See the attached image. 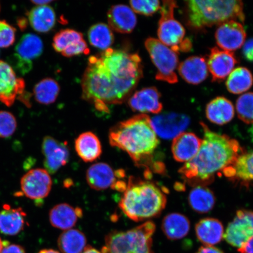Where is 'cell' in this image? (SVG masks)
Masks as SVG:
<instances>
[{
	"instance_id": "1",
	"label": "cell",
	"mask_w": 253,
	"mask_h": 253,
	"mask_svg": "<svg viewBox=\"0 0 253 253\" xmlns=\"http://www.w3.org/2000/svg\"><path fill=\"white\" fill-rule=\"evenodd\" d=\"M142 77L143 66L137 53L107 49L88 59L82 81V97L99 112L108 113V106L130 97Z\"/></svg>"
},
{
	"instance_id": "2",
	"label": "cell",
	"mask_w": 253,
	"mask_h": 253,
	"mask_svg": "<svg viewBox=\"0 0 253 253\" xmlns=\"http://www.w3.org/2000/svg\"><path fill=\"white\" fill-rule=\"evenodd\" d=\"M204 139L197 156L180 169L183 178L195 184L211 182L215 174L223 172L245 153L239 142L226 135L211 131L201 123Z\"/></svg>"
},
{
	"instance_id": "3",
	"label": "cell",
	"mask_w": 253,
	"mask_h": 253,
	"mask_svg": "<svg viewBox=\"0 0 253 253\" xmlns=\"http://www.w3.org/2000/svg\"><path fill=\"white\" fill-rule=\"evenodd\" d=\"M109 139L112 147L125 151L138 167L150 163L160 144L151 119L145 114H139L113 126Z\"/></svg>"
},
{
	"instance_id": "4",
	"label": "cell",
	"mask_w": 253,
	"mask_h": 253,
	"mask_svg": "<svg viewBox=\"0 0 253 253\" xmlns=\"http://www.w3.org/2000/svg\"><path fill=\"white\" fill-rule=\"evenodd\" d=\"M166 204L165 193L156 183L130 176L119 205L126 217L137 222L158 216Z\"/></svg>"
},
{
	"instance_id": "5",
	"label": "cell",
	"mask_w": 253,
	"mask_h": 253,
	"mask_svg": "<svg viewBox=\"0 0 253 253\" xmlns=\"http://www.w3.org/2000/svg\"><path fill=\"white\" fill-rule=\"evenodd\" d=\"M242 1L192 0L185 1L186 23L191 29L199 31L230 20L244 23L245 15Z\"/></svg>"
},
{
	"instance_id": "6",
	"label": "cell",
	"mask_w": 253,
	"mask_h": 253,
	"mask_svg": "<svg viewBox=\"0 0 253 253\" xmlns=\"http://www.w3.org/2000/svg\"><path fill=\"white\" fill-rule=\"evenodd\" d=\"M156 224L147 221L127 231H112L105 238L102 253H153V236Z\"/></svg>"
},
{
	"instance_id": "7",
	"label": "cell",
	"mask_w": 253,
	"mask_h": 253,
	"mask_svg": "<svg viewBox=\"0 0 253 253\" xmlns=\"http://www.w3.org/2000/svg\"><path fill=\"white\" fill-rule=\"evenodd\" d=\"M176 2L172 0L164 1L161 6V17L158 29L159 41L176 53L187 52L191 50L192 43L185 37L186 32L182 25L174 18Z\"/></svg>"
},
{
	"instance_id": "8",
	"label": "cell",
	"mask_w": 253,
	"mask_h": 253,
	"mask_svg": "<svg viewBox=\"0 0 253 253\" xmlns=\"http://www.w3.org/2000/svg\"><path fill=\"white\" fill-rule=\"evenodd\" d=\"M145 46L152 61L157 69L156 78L158 81L174 84L178 82L176 74L179 66L178 53L153 38L148 39Z\"/></svg>"
},
{
	"instance_id": "9",
	"label": "cell",
	"mask_w": 253,
	"mask_h": 253,
	"mask_svg": "<svg viewBox=\"0 0 253 253\" xmlns=\"http://www.w3.org/2000/svg\"><path fill=\"white\" fill-rule=\"evenodd\" d=\"M43 49L42 41L33 34H27L21 37L15 46L13 56L16 68L25 75L33 68V60L42 54Z\"/></svg>"
},
{
	"instance_id": "10",
	"label": "cell",
	"mask_w": 253,
	"mask_h": 253,
	"mask_svg": "<svg viewBox=\"0 0 253 253\" xmlns=\"http://www.w3.org/2000/svg\"><path fill=\"white\" fill-rule=\"evenodd\" d=\"M253 236V211L240 210L227 226L223 238L227 243L240 249Z\"/></svg>"
},
{
	"instance_id": "11",
	"label": "cell",
	"mask_w": 253,
	"mask_h": 253,
	"mask_svg": "<svg viewBox=\"0 0 253 253\" xmlns=\"http://www.w3.org/2000/svg\"><path fill=\"white\" fill-rule=\"evenodd\" d=\"M51 177L46 169H33L28 171L21 180L22 191L33 200L40 201L48 196L52 189Z\"/></svg>"
},
{
	"instance_id": "12",
	"label": "cell",
	"mask_w": 253,
	"mask_h": 253,
	"mask_svg": "<svg viewBox=\"0 0 253 253\" xmlns=\"http://www.w3.org/2000/svg\"><path fill=\"white\" fill-rule=\"evenodd\" d=\"M151 125L157 135L169 140L182 133L190 124L187 116L175 113H166L153 117Z\"/></svg>"
},
{
	"instance_id": "13",
	"label": "cell",
	"mask_w": 253,
	"mask_h": 253,
	"mask_svg": "<svg viewBox=\"0 0 253 253\" xmlns=\"http://www.w3.org/2000/svg\"><path fill=\"white\" fill-rule=\"evenodd\" d=\"M44 167L49 173H55L67 164L70 152L66 142H60L54 138L46 136L42 145Z\"/></svg>"
},
{
	"instance_id": "14",
	"label": "cell",
	"mask_w": 253,
	"mask_h": 253,
	"mask_svg": "<svg viewBox=\"0 0 253 253\" xmlns=\"http://www.w3.org/2000/svg\"><path fill=\"white\" fill-rule=\"evenodd\" d=\"M23 79L18 78L14 69L7 62L0 61V101L11 106L19 96L24 93Z\"/></svg>"
},
{
	"instance_id": "15",
	"label": "cell",
	"mask_w": 253,
	"mask_h": 253,
	"mask_svg": "<svg viewBox=\"0 0 253 253\" xmlns=\"http://www.w3.org/2000/svg\"><path fill=\"white\" fill-rule=\"evenodd\" d=\"M246 33L239 21L230 20L218 25L215 39L217 45L226 51H235L245 44Z\"/></svg>"
},
{
	"instance_id": "16",
	"label": "cell",
	"mask_w": 253,
	"mask_h": 253,
	"mask_svg": "<svg viewBox=\"0 0 253 253\" xmlns=\"http://www.w3.org/2000/svg\"><path fill=\"white\" fill-rule=\"evenodd\" d=\"M123 170H114L109 164L99 163L93 164L87 170L86 178L88 185L96 191L113 188L119 180L124 178Z\"/></svg>"
},
{
	"instance_id": "17",
	"label": "cell",
	"mask_w": 253,
	"mask_h": 253,
	"mask_svg": "<svg viewBox=\"0 0 253 253\" xmlns=\"http://www.w3.org/2000/svg\"><path fill=\"white\" fill-rule=\"evenodd\" d=\"M207 63L212 81L220 82L229 77L238 61L233 52L214 47L211 49Z\"/></svg>"
},
{
	"instance_id": "18",
	"label": "cell",
	"mask_w": 253,
	"mask_h": 253,
	"mask_svg": "<svg viewBox=\"0 0 253 253\" xmlns=\"http://www.w3.org/2000/svg\"><path fill=\"white\" fill-rule=\"evenodd\" d=\"M160 99L161 94L156 87L144 88L129 97L128 105L135 112L158 114L163 110Z\"/></svg>"
},
{
	"instance_id": "19",
	"label": "cell",
	"mask_w": 253,
	"mask_h": 253,
	"mask_svg": "<svg viewBox=\"0 0 253 253\" xmlns=\"http://www.w3.org/2000/svg\"><path fill=\"white\" fill-rule=\"evenodd\" d=\"M202 140L192 132H183L173 139L171 150L174 159L179 163L192 160L200 149Z\"/></svg>"
},
{
	"instance_id": "20",
	"label": "cell",
	"mask_w": 253,
	"mask_h": 253,
	"mask_svg": "<svg viewBox=\"0 0 253 253\" xmlns=\"http://www.w3.org/2000/svg\"><path fill=\"white\" fill-rule=\"evenodd\" d=\"M109 27L121 34L131 33L137 25V17L127 5H116L110 8L107 14Z\"/></svg>"
},
{
	"instance_id": "21",
	"label": "cell",
	"mask_w": 253,
	"mask_h": 253,
	"mask_svg": "<svg viewBox=\"0 0 253 253\" xmlns=\"http://www.w3.org/2000/svg\"><path fill=\"white\" fill-rule=\"evenodd\" d=\"M83 216V211L78 207L74 208L68 204H60L50 211V224L55 228L67 230L77 224L79 219Z\"/></svg>"
},
{
	"instance_id": "22",
	"label": "cell",
	"mask_w": 253,
	"mask_h": 253,
	"mask_svg": "<svg viewBox=\"0 0 253 253\" xmlns=\"http://www.w3.org/2000/svg\"><path fill=\"white\" fill-rule=\"evenodd\" d=\"M178 69L181 77L189 84H200L208 77L207 63L201 56L189 57L180 63Z\"/></svg>"
},
{
	"instance_id": "23",
	"label": "cell",
	"mask_w": 253,
	"mask_h": 253,
	"mask_svg": "<svg viewBox=\"0 0 253 253\" xmlns=\"http://www.w3.org/2000/svg\"><path fill=\"white\" fill-rule=\"evenodd\" d=\"M75 150L78 156L86 163L93 162L99 159L102 153V144L97 136L87 131L76 139Z\"/></svg>"
},
{
	"instance_id": "24",
	"label": "cell",
	"mask_w": 253,
	"mask_h": 253,
	"mask_svg": "<svg viewBox=\"0 0 253 253\" xmlns=\"http://www.w3.org/2000/svg\"><path fill=\"white\" fill-rule=\"evenodd\" d=\"M25 213L21 208H11L5 205L0 211V232L8 236L17 235L24 228Z\"/></svg>"
},
{
	"instance_id": "25",
	"label": "cell",
	"mask_w": 253,
	"mask_h": 253,
	"mask_svg": "<svg viewBox=\"0 0 253 253\" xmlns=\"http://www.w3.org/2000/svg\"><path fill=\"white\" fill-rule=\"evenodd\" d=\"M195 232L202 244L213 246L220 243L223 238L224 227L219 220L205 218L196 224Z\"/></svg>"
},
{
	"instance_id": "26",
	"label": "cell",
	"mask_w": 253,
	"mask_h": 253,
	"mask_svg": "<svg viewBox=\"0 0 253 253\" xmlns=\"http://www.w3.org/2000/svg\"><path fill=\"white\" fill-rule=\"evenodd\" d=\"M235 112L233 103L224 97L215 98L207 104L206 109L208 119L217 125H224L232 121Z\"/></svg>"
},
{
	"instance_id": "27",
	"label": "cell",
	"mask_w": 253,
	"mask_h": 253,
	"mask_svg": "<svg viewBox=\"0 0 253 253\" xmlns=\"http://www.w3.org/2000/svg\"><path fill=\"white\" fill-rule=\"evenodd\" d=\"M224 176L244 183L253 181V151L244 153L237 158L233 165L224 169Z\"/></svg>"
},
{
	"instance_id": "28",
	"label": "cell",
	"mask_w": 253,
	"mask_h": 253,
	"mask_svg": "<svg viewBox=\"0 0 253 253\" xmlns=\"http://www.w3.org/2000/svg\"><path fill=\"white\" fill-rule=\"evenodd\" d=\"M28 20L32 28L40 33H46L54 27L56 15L49 5L37 6L28 12Z\"/></svg>"
},
{
	"instance_id": "29",
	"label": "cell",
	"mask_w": 253,
	"mask_h": 253,
	"mask_svg": "<svg viewBox=\"0 0 253 253\" xmlns=\"http://www.w3.org/2000/svg\"><path fill=\"white\" fill-rule=\"evenodd\" d=\"M162 229L168 239L172 240L181 239L189 232V220L182 214L170 213L164 217Z\"/></svg>"
},
{
	"instance_id": "30",
	"label": "cell",
	"mask_w": 253,
	"mask_h": 253,
	"mask_svg": "<svg viewBox=\"0 0 253 253\" xmlns=\"http://www.w3.org/2000/svg\"><path fill=\"white\" fill-rule=\"evenodd\" d=\"M86 244V236L78 229L65 230L58 240V245L62 253H82Z\"/></svg>"
},
{
	"instance_id": "31",
	"label": "cell",
	"mask_w": 253,
	"mask_h": 253,
	"mask_svg": "<svg viewBox=\"0 0 253 253\" xmlns=\"http://www.w3.org/2000/svg\"><path fill=\"white\" fill-rule=\"evenodd\" d=\"M188 201L193 210L198 213H205L213 208L215 197L211 189L199 185L190 192Z\"/></svg>"
},
{
	"instance_id": "32",
	"label": "cell",
	"mask_w": 253,
	"mask_h": 253,
	"mask_svg": "<svg viewBox=\"0 0 253 253\" xmlns=\"http://www.w3.org/2000/svg\"><path fill=\"white\" fill-rule=\"evenodd\" d=\"M226 87L230 93L239 94L246 92L253 84V77L248 69L239 67L227 77Z\"/></svg>"
},
{
	"instance_id": "33",
	"label": "cell",
	"mask_w": 253,
	"mask_h": 253,
	"mask_svg": "<svg viewBox=\"0 0 253 253\" xmlns=\"http://www.w3.org/2000/svg\"><path fill=\"white\" fill-rule=\"evenodd\" d=\"M59 91L58 82L54 79L46 78L35 86L33 93L37 102L47 105L55 102Z\"/></svg>"
},
{
	"instance_id": "34",
	"label": "cell",
	"mask_w": 253,
	"mask_h": 253,
	"mask_svg": "<svg viewBox=\"0 0 253 253\" xmlns=\"http://www.w3.org/2000/svg\"><path fill=\"white\" fill-rule=\"evenodd\" d=\"M88 38L91 45L104 50L110 48L115 39L111 28L103 23L93 25L88 31Z\"/></svg>"
},
{
	"instance_id": "35",
	"label": "cell",
	"mask_w": 253,
	"mask_h": 253,
	"mask_svg": "<svg viewBox=\"0 0 253 253\" xmlns=\"http://www.w3.org/2000/svg\"><path fill=\"white\" fill-rule=\"evenodd\" d=\"M84 40L83 35L71 29L59 31L53 37L52 46L56 52L62 53L73 43Z\"/></svg>"
},
{
	"instance_id": "36",
	"label": "cell",
	"mask_w": 253,
	"mask_h": 253,
	"mask_svg": "<svg viewBox=\"0 0 253 253\" xmlns=\"http://www.w3.org/2000/svg\"><path fill=\"white\" fill-rule=\"evenodd\" d=\"M238 118L248 125H253V93L249 92L240 96L236 104Z\"/></svg>"
},
{
	"instance_id": "37",
	"label": "cell",
	"mask_w": 253,
	"mask_h": 253,
	"mask_svg": "<svg viewBox=\"0 0 253 253\" xmlns=\"http://www.w3.org/2000/svg\"><path fill=\"white\" fill-rule=\"evenodd\" d=\"M17 126V120L12 113L0 111V138L10 137L14 133Z\"/></svg>"
},
{
	"instance_id": "38",
	"label": "cell",
	"mask_w": 253,
	"mask_h": 253,
	"mask_svg": "<svg viewBox=\"0 0 253 253\" xmlns=\"http://www.w3.org/2000/svg\"><path fill=\"white\" fill-rule=\"evenodd\" d=\"M132 10L136 13L150 16L161 8L160 2L157 0H141V1H131L129 2Z\"/></svg>"
},
{
	"instance_id": "39",
	"label": "cell",
	"mask_w": 253,
	"mask_h": 253,
	"mask_svg": "<svg viewBox=\"0 0 253 253\" xmlns=\"http://www.w3.org/2000/svg\"><path fill=\"white\" fill-rule=\"evenodd\" d=\"M16 30L5 21H0V47H8L15 40Z\"/></svg>"
},
{
	"instance_id": "40",
	"label": "cell",
	"mask_w": 253,
	"mask_h": 253,
	"mask_svg": "<svg viewBox=\"0 0 253 253\" xmlns=\"http://www.w3.org/2000/svg\"><path fill=\"white\" fill-rule=\"evenodd\" d=\"M86 41L84 40L78 41L77 42L73 43L61 53L63 56L65 57H72L77 56L82 53L88 54L89 53Z\"/></svg>"
},
{
	"instance_id": "41",
	"label": "cell",
	"mask_w": 253,
	"mask_h": 253,
	"mask_svg": "<svg viewBox=\"0 0 253 253\" xmlns=\"http://www.w3.org/2000/svg\"><path fill=\"white\" fill-rule=\"evenodd\" d=\"M243 54L247 61L253 62V39H250L245 43Z\"/></svg>"
},
{
	"instance_id": "42",
	"label": "cell",
	"mask_w": 253,
	"mask_h": 253,
	"mask_svg": "<svg viewBox=\"0 0 253 253\" xmlns=\"http://www.w3.org/2000/svg\"><path fill=\"white\" fill-rule=\"evenodd\" d=\"M1 253H26L23 247L15 245H9L4 247Z\"/></svg>"
},
{
	"instance_id": "43",
	"label": "cell",
	"mask_w": 253,
	"mask_h": 253,
	"mask_svg": "<svg viewBox=\"0 0 253 253\" xmlns=\"http://www.w3.org/2000/svg\"><path fill=\"white\" fill-rule=\"evenodd\" d=\"M238 252L240 253H253V236L238 249Z\"/></svg>"
},
{
	"instance_id": "44",
	"label": "cell",
	"mask_w": 253,
	"mask_h": 253,
	"mask_svg": "<svg viewBox=\"0 0 253 253\" xmlns=\"http://www.w3.org/2000/svg\"><path fill=\"white\" fill-rule=\"evenodd\" d=\"M196 253H224L221 250L213 246H202Z\"/></svg>"
},
{
	"instance_id": "45",
	"label": "cell",
	"mask_w": 253,
	"mask_h": 253,
	"mask_svg": "<svg viewBox=\"0 0 253 253\" xmlns=\"http://www.w3.org/2000/svg\"><path fill=\"white\" fill-rule=\"evenodd\" d=\"M33 4L37 5L38 6H43L47 5L49 4V3L52 2V1H50V0H34V1H31Z\"/></svg>"
},
{
	"instance_id": "46",
	"label": "cell",
	"mask_w": 253,
	"mask_h": 253,
	"mask_svg": "<svg viewBox=\"0 0 253 253\" xmlns=\"http://www.w3.org/2000/svg\"><path fill=\"white\" fill-rule=\"evenodd\" d=\"M82 253H102V252H100L96 249L91 248V247L89 246H87Z\"/></svg>"
},
{
	"instance_id": "47",
	"label": "cell",
	"mask_w": 253,
	"mask_h": 253,
	"mask_svg": "<svg viewBox=\"0 0 253 253\" xmlns=\"http://www.w3.org/2000/svg\"><path fill=\"white\" fill-rule=\"evenodd\" d=\"M19 27L21 28V29H25V28L27 27V21L25 20V19H23V20H20L18 22Z\"/></svg>"
},
{
	"instance_id": "48",
	"label": "cell",
	"mask_w": 253,
	"mask_h": 253,
	"mask_svg": "<svg viewBox=\"0 0 253 253\" xmlns=\"http://www.w3.org/2000/svg\"><path fill=\"white\" fill-rule=\"evenodd\" d=\"M39 253H60L58 251L52 249H43Z\"/></svg>"
},
{
	"instance_id": "49",
	"label": "cell",
	"mask_w": 253,
	"mask_h": 253,
	"mask_svg": "<svg viewBox=\"0 0 253 253\" xmlns=\"http://www.w3.org/2000/svg\"><path fill=\"white\" fill-rule=\"evenodd\" d=\"M9 243L7 241H2L1 238H0V253H1L2 250L4 248V247L8 245Z\"/></svg>"
}]
</instances>
